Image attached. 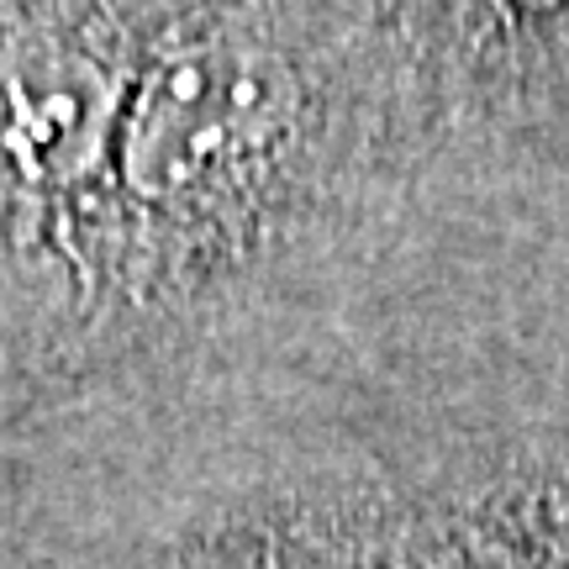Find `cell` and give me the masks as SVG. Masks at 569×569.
I'll list each match as a JSON object with an SVG mask.
<instances>
[{
	"label": "cell",
	"mask_w": 569,
	"mask_h": 569,
	"mask_svg": "<svg viewBox=\"0 0 569 569\" xmlns=\"http://www.w3.org/2000/svg\"><path fill=\"white\" fill-rule=\"evenodd\" d=\"M422 569H528L507 543H480V538H469V543H448L443 553H432Z\"/></svg>",
	"instance_id": "3"
},
{
	"label": "cell",
	"mask_w": 569,
	"mask_h": 569,
	"mask_svg": "<svg viewBox=\"0 0 569 569\" xmlns=\"http://www.w3.org/2000/svg\"><path fill=\"white\" fill-rule=\"evenodd\" d=\"M296 80L264 42L217 38L148 69L122 127V169L142 201H184L264 148Z\"/></svg>",
	"instance_id": "1"
},
{
	"label": "cell",
	"mask_w": 569,
	"mask_h": 569,
	"mask_svg": "<svg viewBox=\"0 0 569 569\" xmlns=\"http://www.w3.org/2000/svg\"><path fill=\"white\" fill-rule=\"evenodd\" d=\"M111 122V80L74 48L0 53V201H32L80 180Z\"/></svg>",
	"instance_id": "2"
}]
</instances>
